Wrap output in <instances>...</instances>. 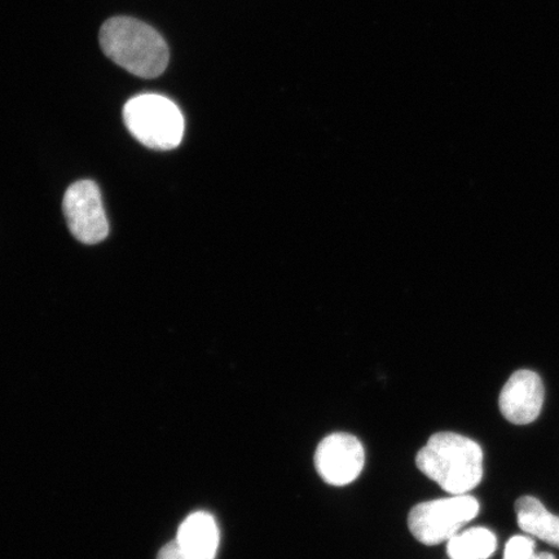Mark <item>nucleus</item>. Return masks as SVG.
Listing matches in <instances>:
<instances>
[{
    "label": "nucleus",
    "instance_id": "1",
    "mask_svg": "<svg viewBox=\"0 0 559 559\" xmlns=\"http://www.w3.org/2000/svg\"><path fill=\"white\" fill-rule=\"evenodd\" d=\"M416 464L450 495H467L484 478V451L477 442L456 432L432 436L417 453Z\"/></svg>",
    "mask_w": 559,
    "mask_h": 559
},
{
    "label": "nucleus",
    "instance_id": "2",
    "mask_svg": "<svg viewBox=\"0 0 559 559\" xmlns=\"http://www.w3.org/2000/svg\"><path fill=\"white\" fill-rule=\"evenodd\" d=\"M99 39L111 61L140 79H156L169 64V47L163 35L142 21L109 19L102 26Z\"/></svg>",
    "mask_w": 559,
    "mask_h": 559
},
{
    "label": "nucleus",
    "instance_id": "3",
    "mask_svg": "<svg viewBox=\"0 0 559 559\" xmlns=\"http://www.w3.org/2000/svg\"><path fill=\"white\" fill-rule=\"evenodd\" d=\"M123 122L139 143L156 151L178 148L186 122L178 105L157 94H142L124 104Z\"/></svg>",
    "mask_w": 559,
    "mask_h": 559
},
{
    "label": "nucleus",
    "instance_id": "4",
    "mask_svg": "<svg viewBox=\"0 0 559 559\" xmlns=\"http://www.w3.org/2000/svg\"><path fill=\"white\" fill-rule=\"evenodd\" d=\"M479 513V502L471 495L421 502L411 510L408 527L425 545H438L452 539Z\"/></svg>",
    "mask_w": 559,
    "mask_h": 559
},
{
    "label": "nucleus",
    "instance_id": "5",
    "mask_svg": "<svg viewBox=\"0 0 559 559\" xmlns=\"http://www.w3.org/2000/svg\"><path fill=\"white\" fill-rule=\"evenodd\" d=\"M70 233L76 240L95 245L107 239L109 223L104 212L102 192L93 180L70 186L62 201Z\"/></svg>",
    "mask_w": 559,
    "mask_h": 559
},
{
    "label": "nucleus",
    "instance_id": "6",
    "mask_svg": "<svg viewBox=\"0 0 559 559\" xmlns=\"http://www.w3.org/2000/svg\"><path fill=\"white\" fill-rule=\"evenodd\" d=\"M313 461L325 484L344 487L358 479L365 469V445L352 435L335 432L321 440Z\"/></svg>",
    "mask_w": 559,
    "mask_h": 559
},
{
    "label": "nucleus",
    "instance_id": "7",
    "mask_svg": "<svg viewBox=\"0 0 559 559\" xmlns=\"http://www.w3.org/2000/svg\"><path fill=\"white\" fill-rule=\"evenodd\" d=\"M219 528L207 512L188 515L175 540L160 549L158 559H215L219 548Z\"/></svg>",
    "mask_w": 559,
    "mask_h": 559
},
{
    "label": "nucleus",
    "instance_id": "8",
    "mask_svg": "<svg viewBox=\"0 0 559 559\" xmlns=\"http://www.w3.org/2000/svg\"><path fill=\"white\" fill-rule=\"evenodd\" d=\"M544 384L531 370H519L502 389L500 411L509 423L528 425L539 417L544 404Z\"/></svg>",
    "mask_w": 559,
    "mask_h": 559
},
{
    "label": "nucleus",
    "instance_id": "9",
    "mask_svg": "<svg viewBox=\"0 0 559 559\" xmlns=\"http://www.w3.org/2000/svg\"><path fill=\"white\" fill-rule=\"evenodd\" d=\"M515 513L524 533L559 549V516L548 512L539 500L523 496L515 502Z\"/></svg>",
    "mask_w": 559,
    "mask_h": 559
},
{
    "label": "nucleus",
    "instance_id": "10",
    "mask_svg": "<svg viewBox=\"0 0 559 559\" xmlns=\"http://www.w3.org/2000/svg\"><path fill=\"white\" fill-rule=\"evenodd\" d=\"M498 547L492 531L485 527H474L460 531L447 542V555L451 559H488Z\"/></svg>",
    "mask_w": 559,
    "mask_h": 559
},
{
    "label": "nucleus",
    "instance_id": "11",
    "mask_svg": "<svg viewBox=\"0 0 559 559\" xmlns=\"http://www.w3.org/2000/svg\"><path fill=\"white\" fill-rule=\"evenodd\" d=\"M504 559H556L550 554H536L535 542L530 536H513L507 544Z\"/></svg>",
    "mask_w": 559,
    "mask_h": 559
}]
</instances>
